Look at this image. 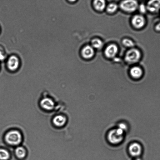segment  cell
<instances>
[{
  "label": "cell",
  "instance_id": "obj_3",
  "mask_svg": "<svg viewBox=\"0 0 160 160\" xmlns=\"http://www.w3.org/2000/svg\"><path fill=\"white\" fill-rule=\"evenodd\" d=\"M123 130L118 128L111 131L108 135V139L109 141L114 144L118 143L120 142L123 138Z\"/></svg>",
  "mask_w": 160,
  "mask_h": 160
},
{
  "label": "cell",
  "instance_id": "obj_18",
  "mask_svg": "<svg viewBox=\"0 0 160 160\" xmlns=\"http://www.w3.org/2000/svg\"><path fill=\"white\" fill-rule=\"evenodd\" d=\"M122 43L125 46L128 48H133L135 46L134 42L128 38L123 39Z\"/></svg>",
  "mask_w": 160,
  "mask_h": 160
},
{
  "label": "cell",
  "instance_id": "obj_20",
  "mask_svg": "<svg viewBox=\"0 0 160 160\" xmlns=\"http://www.w3.org/2000/svg\"><path fill=\"white\" fill-rule=\"evenodd\" d=\"M138 9L141 14H145L147 11V8L146 5L143 3L138 5Z\"/></svg>",
  "mask_w": 160,
  "mask_h": 160
},
{
  "label": "cell",
  "instance_id": "obj_11",
  "mask_svg": "<svg viewBox=\"0 0 160 160\" xmlns=\"http://www.w3.org/2000/svg\"><path fill=\"white\" fill-rule=\"evenodd\" d=\"M94 53L93 48L90 46L87 45L85 47L82 51V55L83 58L88 59L92 57Z\"/></svg>",
  "mask_w": 160,
  "mask_h": 160
},
{
  "label": "cell",
  "instance_id": "obj_12",
  "mask_svg": "<svg viewBox=\"0 0 160 160\" xmlns=\"http://www.w3.org/2000/svg\"><path fill=\"white\" fill-rule=\"evenodd\" d=\"M53 124L57 127H61L63 126L66 122V118L64 116L61 115H58L53 118Z\"/></svg>",
  "mask_w": 160,
  "mask_h": 160
},
{
  "label": "cell",
  "instance_id": "obj_8",
  "mask_svg": "<svg viewBox=\"0 0 160 160\" xmlns=\"http://www.w3.org/2000/svg\"><path fill=\"white\" fill-rule=\"evenodd\" d=\"M147 10L152 13H157L160 9V0L149 1L146 5Z\"/></svg>",
  "mask_w": 160,
  "mask_h": 160
},
{
  "label": "cell",
  "instance_id": "obj_24",
  "mask_svg": "<svg viewBox=\"0 0 160 160\" xmlns=\"http://www.w3.org/2000/svg\"><path fill=\"white\" fill-rule=\"evenodd\" d=\"M134 160H142V159L138 157V158H135V159H134Z\"/></svg>",
  "mask_w": 160,
  "mask_h": 160
},
{
  "label": "cell",
  "instance_id": "obj_13",
  "mask_svg": "<svg viewBox=\"0 0 160 160\" xmlns=\"http://www.w3.org/2000/svg\"><path fill=\"white\" fill-rule=\"evenodd\" d=\"M130 73L132 77L138 78L141 77L142 74V71L140 67L138 66H134L130 69Z\"/></svg>",
  "mask_w": 160,
  "mask_h": 160
},
{
  "label": "cell",
  "instance_id": "obj_5",
  "mask_svg": "<svg viewBox=\"0 0 160 160\" xmlns=\"http://www.w3.org/2000/svg\"><path fill=\"white\" fill-rule=\"evenodd\" d=\"M20 64V60L16 55H11L7 58L6 66L8 69L11 71H14L17 70Z\"/></svg>",
  "mask_w": 160,
  "mask_h": 160
},
{
  "label": "cell",
  "instance_id": "obj_17",
  "mask_svg": "<svg viewBox=\"0 0 160 160\" xmlns=\"http://www.w3.org/2000/svg\"><path fill=\"white\" fill-rule=\"evenodd\" d=\"M92 47L93 48L99 49L103 45L102 41L99 39L96 38L92 40L91 42Z\"/></svg>",
  "mask_w": 160,
  "mask_h": 160
},
{
  "label": "cell",
  "instance_id": "obj_1",
  "mask_svg": "<svg viewBox=\"0 0 160 160\" xmlns=\"http://www.w3.org/2000/svg\"><path fill=\"white\" fill-rule=\"evenodd\" d=\"M5 139L9 144L12 145L19 144L22 141V137L20 132L17 130H12L5 135Z\"/></svg>",
  "mask_w": 160,
  "mask_h": 160
},
{
  "label": "cell",
  "instance_id": "obj_9",
  "mask_svg": "<svg viewBox=\"0 0 160 160\" xmlns=\"http://www.w3.org/2000/svg\"><path fill=\"white\" fill-rule=\"evenodd\" d=\"M41 107L47 110H52L54 107V103L52 99L48 98H43L40 103Z\"/></svg>",
  "mask_w": 160,
  "mask_h": 160
},
{
  "label": "cell",
  "instance_id": "obj_23",
  "mask_svg": "<svg viewBox=\"0 0 160 160\" xmlns=\"http://www.w3.org/2000/svg\"><path fill=\"white\" fill-rule=\"evenodd\" d=\"M155 29L157 31H160V22L158 23L156 25Z\"/></svg>",
  "mask_w": 160,
  "mask_h": 160
},
{
  "label": "cell",
  "instance_id": "obj_16",
  "mask_svg": "<svg viewBox=\"0 0 160 160\" xmlns=\"http://www.w3.org/2000/svg\"><path fill=\"white\" fill-rule=\"evenodd\" d=\"M10 157L9 152L6 150L0 148V160H7Z\"/></svg>",
  "mask_w": 160,
  "mask_h": 160
},
{
  "label": "cell",
  "instance_id": "obj_2",
  "mask_svg": "<svg viewBox=\"0 0 160 160\" xmlns=\"http://www.w3.org/2000/svg\"><path fill=\"white\" fill-rule=\"evenodd\" d=\"M141 53L138 49L132 48L126 52L125 56V61L129 64L138 62L140 59Z\"/></svg>",
  "mask_w": 160,
  "mask_h": 160
},
{
  "label": "cell",
  "instance_id": "obj_7",
  "mask_svg": "<svg viewBox=\"0 0 160 160\" xmlns=\"http://www.w3.org/2000/svg\"><path fill=\"white\" fill-rule=\"evenodd\" d=\"M131 23L134 27L137 29H140L144 26L145 19L142 14H136L132 17Z\"/></svg>",
  "mask_w": 160,
  "mask_h": 160
},
{
  "label": "cell",
  "instance_id": "obj_22",
  "mask_svg": "<svg viewBox=\"0 0 160 160\" xmlns=\"http://www.w3.org/2000/svg\"><path fill=\"white\" fill-rule=\"evenodd\" d=\"M118 128L121 129L123 131L127 129V126L126 125L123 123H121L120 124Z\"/></svg>",
  "mask_w": 160,
  "mask_h": 160
},
{
  "label": "cell",
  "instance_id": "obj_15",
  "mask_svg": "<svg viewBox=\"0 0 160 160\" xmlns=\"http://www.w3.org/2000/svg\"><path fill=\"white\" fill-rule=\"evenodd\" d=\"M15 152L17 156L19 158H24L26 155L25 150L22 147H18L16 148Z\"/></svg>",
  "mask_w": 160,
  "mask_h": 160
},
{
  "label": "cell",
  "instance_id": "obj_10",
  "mask_svg": "<svg viewBox=\"0 0 160 160\" xmlns=\"http://www.w3.org/2000/svg\"><path fill=\"white\" fill-rule=\"evenodd\" d=\"M118 50V48L116 45L111 44L106 48L105 51V54L108 58H112L116 55Z\"/></svg>",
  "mask_w": 160,
  "mask_h": 160
},
{
  "label": "cell",
  "instance_id": "obj_19",
  "mask_svg": "<svg viewBox=\"0 0 160 160\" xmlns=\"http://www.w3.org/2000/svg\"><path fill=\"white\" fill-rule=\"evenodd\" d=\"M118 8L117 4L114 3H111L108 6L107 11L109 13H113L117 10Z\"/></svg>",
  "mask_w": 160,
  "mask_h": 160
},
{
  "label": "cell",
  "instance_id": "obj_4",
  "mask_svg": "<svg viewBox=\"0 0 160 160\" xmlns=\"http://www.w3.org/2000/svg\"><path fill=\"white\" fill-rule=\"evenodd\" d=\"M138 6L137 1L134 0L123 1L120 5V8L122 10L129 13L135 12L138 9Z\"/></svg>",
  "mask_w": 160,
  "mask_h": 160
},
{
  "label": "cell",
  "instance_id": "obj_21",
  "mask_svg": "<svg viewBox=\"0 0 160 160\" xmlns=\"http://www.w3.org/2000/svg\"><path fill=\"white\" fill-rule=\"evenodd\" d=\"M6 56V52L4 48L0 46V60H4Z\"/></svg>",
  "mask_w": 160,
  "mask_h": 160
},
{
  "label": "cell",
  "instance_id": "obj_6",
  "mask_svg": "<svg viewBox=\"0 0 160 160\" xmlns=\"http://www.w3.org/2000/svg\"><path fill=\"white\" fill-rule=\"evenodd\" d=\"M142 148L141 144L137 142L131 143L128 148L129 154L135 158L139 157L142 153Z\"/></svg>",
  "mask_w": 160,
  "mask_h": 160
},
{
  "label": "cell",
  "instance_id": "obj_14",
  "mask_svg": "<svg viewBox=\"0 0 160 160\" xmlns=\"http://www.w3.org/2000/svg\"><path fill=\"white\" fill-rule=\"evenodd\" d=\"M93 4L96 10L102 11L105 7L106 2L105 1L103 0H95L93 2Z\"/></svg>",
  "mask_w": 160,
  "mask_h": 160
}]
</instances>
